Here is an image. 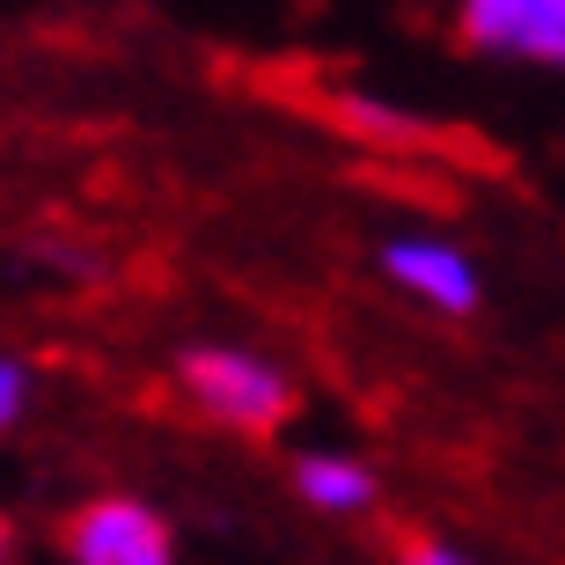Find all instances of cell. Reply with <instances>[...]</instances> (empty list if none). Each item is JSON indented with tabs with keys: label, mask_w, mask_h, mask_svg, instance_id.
<instances>
[{
	"label": "cell",
	"mask_w": 565,
	"mask_h": 565,
	"mask_svg": "<svg viewBox=\"0 0 565 565\" xmlns=\"http://www.w3.org/2000/svg\"><path fill=\"white\" fill-rule=\"evenodd\" d=\"M184 397L228 434H279L294 419V375L250 345H184L177 353Z\"/></svg>",
	"instance_id": "cell-1"
},
{
	"label": "cell",
	"mask_w": 565,
	"mask_h": 565,
	"mask_svg": "<svg viewBox=\"0 0 565 565\" xmlns=\"http://www.w3.org/2000/svg\"><path fill=\"white\" fill-rule=\"evenodd\" d=\"M66 565H177V536L147 500H82L60 522Z\"/></svg>",
	"instance_id": "cell-2"
},
{
	"label": "cell",
	"mask_w": 565,
	"mask_h": 565,
	"mask_svg": "<svg viewBox=\"0 0 565 565\" xmlns=\"http://www.w3.org/2000/svg\"><path fill=\"white\" fill-rule=\"evenodd\" d=\"M382 273H390V287L412 294L419 309L434 316H478L484 309V273L478 257L462 250V243H448V235H390L382 243Z\"/></svg>",
	"instance_id": "cell-3"
},
{
	"label": "cell",
	"mask_w": 565,
	"mask_h": 565,
	"mask_svg": "<svg viewBox=\"0 0 565 565\" xmlns=\"http://www.w3.org/2000/svg\"><path fill=\"white\" fill-rule=\"evenodd\" d=\"M456 44H470L484 60H522L565 74V0H462Z\"/></svg>",
	"instance_id": "cell-4"
},
{
	"label": "cell",
	"mask_w": 565,
	"mask_h": 565,
	"mask_svg": "<svg viewBox=\"0 0 565 565\" xmlns=\"http://www.w3.org/2000/svg\"><path fill=\"white\" fill-rule=\"evenodd\" d=\"M294 500L345 522V514H367L382 500V478H375V462L353 456V448H301L294 456Z\"/></svg>",
	"instance_id": "cell-5"
},
{
	"label": "cell",
	"mask_w": 565,
	"mask_h": 565,
	"mask_svg": "<svg viewBox=\"0 0 565 565\" xmlns=\"http://www.w3.org/2000/svg\"><path fill=\"white\" fill-rule=\"evenodd\" d=\"M30 404H38V367L22 353H0V434H15L30 419Z\"/></svg>",
	"instance_id": "cell-6"
},
{
	"label": "cell",
	"mask_w": 565,
	"mask_h": 565,
	"mask_svg": "<svg viewBox=\"0 0 565 565\" xmlns=\"http://www.w3.org/2000/svg\"><path fill=\"white\" fill-rule=\"evenodd\" d=\"M397 565H484V558H478V551H462V544H448V536H404Z\"/></svg>",
	"instance_id": "cell-7"
},
{
	"label": "cell",
	"mask_w": 565,
	"mask_h": 565,
	"mask_svg": "<svg viewBox=\"0 0 565 565\" xmlns=\"http://www.w3.org/2000/svg\"><path fill=\"white\" fill-rule=\"evenodd\" d=\"M345 118H353V126H375V132H419V118H404V110H367L360 104V96H345Z\"/></svg>",
	"instance_id": "cell-8"
},
{
	"label": "cell",
	"mask_w": 565,
	"mask_h": 565,
	"mask_svg": "<svg viewBox=\"0 0 565 565\" xmlns=\"http://www.w3.org/2000/svg\"><path fill=\"white\" fill-rule=\"evenodd\" d=\"M38 257L52 265V273H66V279H96V257H88V250H66V243H38Z\"/></svg>",
	"instance_id": "cell-9"
},
{
	"label": "cell",
	"mask_w": 565,
	"mask_h": 565,
	"mask_svg": "<svg viewBox=\"0 0 565 565\" xmlns=\"http://www.w3.org/2000/svg\"><path fill=\"white\" fill-rule=\"evenodd\" d=\"M0 565H15V522L0 514Z\"/></svg>",
	"instance_id": "cell-10"
}]
</instances>
